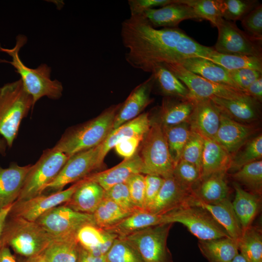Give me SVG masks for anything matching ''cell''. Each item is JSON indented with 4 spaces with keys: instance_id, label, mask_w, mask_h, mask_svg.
<instances>
[{
    "instance_id": "obj_1",
    "label": "cell",
    "mask_w": 262,
    "mask_h": 262,
    "mask_svg": "<svg viewBox=\"0 0 262 262\" xmlns=\"http://www.w3.org/2000/svg\"><path fill=\"white\" fill-rule=\"evenodd\" d=\"M127 62L134 68L151 72L159 64H178L189 58H205L213 50L177 28L156 29L142 15L131 16L121 24Z\"/></svg>"
},
{
    "instance_id": "obj_2",
    "label": "cell",
    "mask_w": 262,
    "mask_h": 262,
    "mask_svg": "<svg viewBox=\"0 0 262 262\" xmlns=\"http://www.w3.org/2000/svg\"><path fill=\"white\" fill-rule=\"evenodd\" d=\"M27 41L26 36L19 34L16 37L14 48H4L0 44V52L6 53L12 58L11 61L5 60L0 61L9 63L15 68L16 72L20 76L25 90L33 98V107L43 97L54 100L59 99L62 96L63 87L57 80L50 79L51 67L46 64H42L35 68H31L21 60L19 52Z\"/></svg>"
},
{
    "instance_id": "obj_3",
    "label": "cell",
    "mask_w": 262,
    "mask_h": 262,
    "mask_svg": "<svg viewBox=\"0 0 262 262\" xmlns=\"http://www.w3.org/2000/svg\"><path fill=\"white\" fill-rule=\"evenodd\" d=\"M121 105L112 106L88 122L67 129L52 148L70 157L101 144L113 130Z\"/></svg>"
},
{
    "instance_id": "obj_4",
    "label": "cell",
    "mask_w": 262,
    "mask_h": 262,
    "mask_svg": "<svg viewBox=\"0 0 262 262\" xmlns=\"http://www.w3.org/2000/svg\"><path fill=\"white\" fill-rule=\"evenodd\" d=\"M33 107V98L20 79L0 87V135L11 147L20 123Z\"/></svg>"
},
{
    "instance_id": "obj_5",
    "label": "cell",
    "mask_w": 262,
    "mask_h": 262,
    "mask_svg": "<svg viewBox=\"0 0 262 262\" xmlns=\"http://www.w3.org/2000/svg\"><path fill=\"white\" fill-rule=\"evenodd\" d=\"M52 239L35 221L8 215L0 246L11 247L16 253L27 258L41 254Z\"/></svg>"
},
{
    "instance_id": "obj_6",
    "label": "cell",
    "mask_w": 262,
    "mask_h": 262,
    "mask_svg": "<svg viewBox=\"0 0 262 262\" xmlns=\"http://www.w3.org/2000/svg\"><path fill=\"white\" fill-rule=\"evenodd\" d=\"M142 142L139 155L144 164L143 174L156 175L164 179L173 176L175 165L159 122H151L149 129Z\"/></svg>"
},
{
    "instance_id": "obj_7",
    "label": "cell",
    "mask_w": 262,
    "mask_h": 262,
    "mask_svg": "<svg viewBox=\"0 0 262 262\" xmlns=\"http://www.w3.org/2000/svg\"><path fill=\"white\" fill-rule=\"evenodd\" d=\"M161 215L163 223H181L199 240L230 237L206 210L197 205H185Z\"/></svg>"
},
{
    "instance_id": "obj_8",
    "label": "cell",
    "mask_w": 262,
    "mask_h": 262,
    "mask_svg": "<svg viewBox=\"0 0 262 262\" xmlns=\"http://www.w3.org/2000/svg\"><path fill=\"white\" fill-rule=\"evenodd\" d=\"M68 158L66 154L52 147L44 150L35 164L32 165L16 200H26L42 194Z\"/></svg>"
},
{
    "instance_id": "obj_9",
    "label": "cell",
    "mask_w": 262,
    "mask_h": 262,
    "mask_svg": "<svg viewBox=\"0 0 262 262\" xmlns=\"http://www.w3.org/2000/svg\"><path fill=\"white\" fill-rule=\"evenodd\" d=\"M173 224L151 226L122 239L135 249L143 262H173L167 246L168 235Z\"/></svg>"
},
{
    "instance_id": "obj_10",
    "label": "cell",
    "mask_w": 262,
    "mask_h": 262,
    "mask_svg": "<svg viewBox=\"0 0 262 262\" xmlns=\"http://www.w3.org/2000/svg\"><path fill=\"white\" fill-rule=\"evenodd\" d=\"M101 145V144H100ZM100 145L78 152L68 159L55 178L45 188V192L61 191L68 184L79 181L99 168Z\"/></svg>"
},
{
    "instance_id": "obj_11",
    "label": "cell",
    "mask_w": 262,
    "mask_h": 262,
    "mask_svg": "<svg viewBox=\"0 0 262 262\" xmlns=\"http://www.w3.org/2000/svg\"><path fill=\"white\" fill-rule=\"evenodd\" d=\"M218 37L214 50L220 53L262 57V40L241 30L235 22L222 18L217 23Z\"/></svg>"
},
{
    "instance_id": "obj_12",
    "label": "cell",
    "mask_w": 262,
    "mask_h": 262,
    "mask_svg": "<svg viewBox=\"0 0 262 262\" xmlns=\"http://www.w3.org/2000/svg\"><path fill=\"white\" fill-rule=\"evenodd\" d=\"M35 222L53 238L76 234L86 225H96L93 214L75 211L64 204L47 211Z\"/></svg>"
},
{
    "instance_id": "obj_13",
    "label": "cell",
    "mask_w": 262,
    "mask_h": 262,
    "mask_svg": "<svg viewBox=\"0 0 262 262\" xmlns=\"http://www.w3.org/2000/svg\"><path fill=\"white\" fill-rule=\"evenodd\" d=\"M164 65L187 87L191 98H206L214 97L234 99L248 96L242 90L207 80L188 71L179 64Z\"/></svg>"
},
{
    "instance_id": "obj_14",
    "label": "cell",
    "mask_w": 262,
    "mask_h": 262,
    "mask_svg": "<svg viewBox=\"0 0 262 262\" xmlns=\"http://www.w3.org/2000/svg\"><path fill=\"white\" fill-rule=\"evenodd\" d=\"M80 183L81 180L66 190L49 195L42 194L26 200H16L12 204L8 216L35 221L47 211L68 201Z\"/></svg>"
},
{
    "instance_id": "obj_15",
    "label": "cell",
    "mask_w": 262,
    "mask_h": 262,
    "mask_svg": "<svg viewBox=\"0 0 262 262\" xmlns=\"http://www.w3.org/2000/svg\"><path fill=\"white\" fill-rule=\"evenodd\" d=\"M196 198L194 190L184 188L172 176L164 179L158 195L147 212L163 214L181 206L193 204Z\"/></svg>"
},
{
    "instance_id": "obj_16",
    "label": "cell",
    "mask_w": 262,
    "mask_h": 262,
    "mask_svg": "<svg viewBox=\"0 0 262 262\" xmlns=\"http://www.w3.org/2000/svg\"><path fill=\"white\" fill-rule=\"evenodd\" d=\"M193 99L194 106L188 121L191 130L214 140L220 124V110L209 98Z\"/></svg>"
},
{
    "instance_id": "obj_17",
    "label": "cell",
    "mask_w": 262,
    "mask_h": 262,
    "mask_svg": "<svg viewBox=\"0 0 262 262\" xmlns=\"http://www.w3.org/2000/svg\"><path fill=\"white\" fill-rule=\"evenodd\" d=\"M141 15L154 28H177L184 20H199L191 7L180 3L178 0L159 8L148 9Z\"/></svg>"
},
{
    "instance_id": "obj_18",
    "label": "cell",
    "mask_w": 262,
    "mask_h": 262,
    "mask_svg": "<svg viewBox=\"0 0 262 262\" xmlns=\"http://www.w3.org/2000/svg\"><path fill=\"white\" fill-rule=\"evenodd\" d=\"M154 78L151 74L147 79L132 91L119 108L115 118L113 129L137 117L151 102L150 94Z\"/></svg>"
},
{
    "instance_id": "obj_19",
    "label": "cell",
    "mask_w": 262,
    "mask_h": 262,
    "mask_svg": "<svg viewBox=\"0 0 262 262\" xmlns=\"http://www.w3.org/2000/svg\"><path fill=\"white\" fill-rule=\"evenodd\" d=\"M143 169L142 160L136 152L131 158L124 160L115 166L106 170L93 173L85 178L97 182L107 190L115 185L125 183L135 174H142Z\"/></svg>"
},
{
    "instance_id": "obj_20",
    "label": "cell",
    "mask_w": 262,
    "mask_h": 262,
    "mask_svg": "<svg viewBox=\"0 0 262 262\" xmlns=\"http://www.w3.org/2000/svg\"><path fill=\"white\" fill-rule=\"evenodd\" d=\"M253 131L252 127L237 122L221 112L220 124L214 140L231 155L248 141Z\"/></svg>"
},
{
    "instance_id": "obj_21",
    "label": "cell",
    "mask_w": 262,
    "mask_h": 262,
    "mask_svg": "<svg viewBox=\"0 0 262 262\" xmlns=\"http://www.w3.org/2000/svg\"><path fill=\"white\" fill-rule=\"evenodd\" d=\"M31 166H20L14 162L6 168L0 165V209L17 199Z\"/></svg>"
},
{
    "instance_id": "obj_22",
    "label": "cell",
    "mask_w": 262,
    "mask_h": 262,
    "mask_svg": "<svg viewBox=\"0 0 262 262\" xmlns=\"http://www.w3.org/2000/svg\"><path fill=\"white\" fill-rule=\"evenodd\" d=\"M150 124L148 114L146 113L113 129L100 145V163L102 164L107 154L120 141L133 136H145L149 129Z\"/></svg>"
},
{
    "instance_id": "obj_23",
    "label": "cell",
    "mask_w": 262,
    "mask_h": 262,
    "mask_svg": "<svg viewBox=\"0 0 262 262\" xmlns=\"http://www.w3.org/2000/svg\"><path fill=\"white\" fill-rule=\"evenodd\" d=\"M105 190L98 183L84 178L70 199L64 204L73 210L93 214L104 197Z\"/></svg>"
},
{
    "instance_id": "obj_24",
    "label": "cell",
    "mask_w": 262,
    "mask_h": 262,
    "mask_svg": "<svg viewBox=\"0 0 262 262\" xmlns=\"http://www.w3.org/2000/svg\"><path fill=\"white\" fill-rule=\"evenodd\" d=\"M210 98L220 112L239 122H250L258 118L260 112V102L248 95L234 99L217 97Z\"/></svg>"
},
{
    "instance_id": "obj_25",
    "label": "cell",
    "mask_w": 262,
    "mask_h": 262,
    "mask_svg": "<svg viewBox=\"0 0 262 262\" xmlns=\"http://www.w3.org/2000/svg\"><path fill=\"white\" fill-rule=\"evenodd\" d=\"M117 237V235L92 224L82 227L76 233L80 246L96 257L105 256Z\"/></svg>"
},
{
    "instance_id": "obj_26",
    "label": "cell",
    "mask_w": 262,
    "mask_h": 262,
    "mask_svg": "<svg viewBox=\"0 0 262 262\" xmlns=\"http://www.w3.org/2000/svg\"><path fill=\"white\" fill-rule=\"evenodd\" d=\"M231 155L213 139L204 138L201 164V180L219 172L229 170Z\"/></svg>"
},
{
    "instance_id": "obj_27",
    "label": "cell",
    "mask_w": 262,
    "mask_h": 262,
    "mask_svg": "<svg viewBox=\"0 0 262 262\" xmlns=\"http://www.w3.org/2000/svg\"><path fill=\"white\" fill-rule=\"evenodd\" d=\"M193 205L206 210L225 229L230 238L237 241L240 238L243 230L229 198L213 204L203 202L196 198Z\"/></svg>"
},
{
    "instance_id": "obj_28",
    "label": "cell",
    "mask_w": 262,
    "mask_h": 262,
    "mask_svg": "<svg viewBox=\"0 0 262 262\" xmlns=\"http://www.w3.org/2000/svg\"><path fill=\"white\" fill-rule=\"evenodd\" d=\"M178 64L207 80L240 90L229 76L228 70L210 61L200 57H192L185 59Z\"/></svg>"
},
{
    "instance_id": "obj_29",
    "label": "cell",
    "mask_w": 262,
    "mask_h": 262,
    "mask_svg": "<svg viewBox=\"0 0 262 262\" xmlns=\"http://www.w3.org/2000/svg\"><path fill=\"white\" fill-rule=\"evenodd\" d=\"M235 197L232 204L243 230L252 225L261 207V196L244 190L237 182L232 183Z\"/></svg>"
},
{
    "instance_id": "obj_30",
    "label": "cell",
    "mask_w": 262,
    "mask_h": 262,
    "mask_svg": "<svg viewBox=\"0 0 262 262\" xmlns=\"http://www.w3.org/2000/svg\"><path fill=\"white\" fill-rule=\"evenodd\" d=\"M162 215L145 210L131 213L115 225L104 230L123 238L147 228L163 224Z\"/></svg>"
},
{
    "instance_id": "obj_31",
    "label": "cell",
    "mask_w": 262,
    "mask_h": 262,
    "mask_svg": "<svg viewBox=\"0 0 262 262\" xmlns=\"http://www.w3.org/2000/svg\"><path fill=\"white\" fill-rule=\"evenodd\" d=\"M198 246L209 262H231L239 253L238 241L230 237L199 240Z\"/></svg>"
},
{
    "instance_id": "obj_32",
    "label": "cell",
    "mask_w": 262,
    "mask_h": 262,
    "mask_svg": "<svg viewBox=\"0 0 262 262\" xmlns=\"http://www.w3.org/2000/svg\"><path fill=\"white\" fill-rule=\"evenodd\" d=\"M80 248L73 234L53 238L42 254L49 262H77Z\"/></svg>"
},
{
    "instance_id": "obj_33",
    "label": "cell",
    "mask_w": 262,
    "mask_h": 262,
    "mask_svg": "<svg viewBox=\"0 0 262 262\" xmlns=\"http://www.w3.org/2000/svg\"><path fill=\"white\" fill-rule=\"evenodd\" d=\"M226 173L217 172L201 180L194 190L196 198L209 204L229 198V188L226 178Z\"/></svg>"
},
{
    "instance_id": "obj_34",
    "label": "cell",
    "mask_w": 262,
    "mask_h": 262,
    "mask_svg": "<svg viewBox=\"0 0 262 262\" xmlns=\"http://www.w3.org/2000/svg\"><path fill=\"white\" fill-rule=\"evenodd\" d=\"M151 73L160 92L164 96L180 99H190L187 87L164 64L155 66Z\"/></svg>"
},
{
    "instance_id": "obj_35",
    "label": "cell",
    "mask_w": 262,
    "mask_h": 262,
    "mask_svg": "<svg viewBox=\"0 0 262 262\" xmlns=\"http://www.w3.org/2000/svg\"><path fill=\"white\" fill-rule=\"evenodd\" d=\"M194 106L193 98L172 100L165 98L160 111V121L163 127L188 122Z\"/></svg>"
},
{
    "instance_id": "obj_36",
    "label": "cell",
    "mask_w": 262,
    "mask_h": 262,
    "mask_svg": "<svg viewBox=\"0 0 262 262\" xmlns=\"http://www.w3.org/2000/svg\"><path fill=\"white\" fill-rule=\"evenodd\" d=\"M204 59L228 70L249 68L262 73V57L222 54L214 50Z\"/></svg>"
},
{
    "instance_id": "obj_37",
    "label": "cell",
    "mask_w": 262,
    "mask_h": 262,
    "mask_svg": "<svg viewBox=\"0 0 262 262\" xmlns=\"http://www.w3.org/2000/svg\"><path fill=\"white\" fill-rule=\"evenodd\" d=\"M238 250L248 262H262V234L260 228L252 225L243 231L238 240Z\"/></svg>"
},
{
    "instance_id": "obj_38",
    "label": "cell",
    "mask_w": 262,
    "mask_h": 262,
    "mask_svg": "<svg viewBox=\"0 0 262 262\" xmlns=\"http://www.w3.org/2000/svg\"><path fill=\"white\" fill-rule=\"evenodd\" d=\"M163 127L169 153L175 166L180 159L182 152L190 136L191 130L188 122Z\"/></svg>"
},
{
    "instance_id": "obj_39",
    "label": "cell",
    "mask_w": 262,
    "mask_h": 262,
    "mask_svg": "<svg viewBox=\"0 0 262 262\" xmlns=\"http://www.w3.org/2000/svg\"><path fill=\"white\" fill-rule=\"evenodd\" d=\"M235 182L245 186L249 192L261 196L262 161L258 160L246 164L232 174Z\"/></svg>"
},
{
    "instance_id": "obj_40",
    "label": "cell",
    "mask_w": 262,
    "mask_h": 262,
    "mask_svg": "<svg viewBox=\"0 0 262 262\" xmlns=\"http://www.w3.org/2000/svg\"><path fill=\"white\" fill-rule=\"evenodd\" d=\"M131 214L122 210L110 199L104 198L93 213L95 225L105 229L110 228Z\"/></svg>"
},
{
    "instance_id": "obj_41",
    "label": "cell",
    "mask_w": 262,
    "mask_h": 262,
    "mask_svg": "<svg viewBox=\"0 0 262 262\" xmlns=\"http://www.w3.org/2000/svg\"><path fill=\"white\" fill-rule=\"evenodd\" d=\"M191 7L199 20L209 21L213 27L223 18L221 0H178Z\"/></svg>"
},
{
    "instance_id": "obj_42",
    "label": "cell",
    "mask_w": 262,
    "mask_h": 262,
    "mask_svg": "<svg viewBox=\"0 0 262 262\" xmlns=\"http://www.w3.org/2000/svg\"><path fill=\"white\" fill-rule=\"evenodd\" d=\"M262 135H259L247 142L244 147L232 157L229 170L237 171L244 165L261 160Z\"/></svg>"
},
{
    "instance_id": "obj_43",
    "label": "cell",
    "mask_w": 262,
    "mask_h": 262,
    "mask_svg": "<svg viewBox=\"0 0 262 262\" xmlns=\"http://www.w3.org/2000/svg\"><path fill=\"white\" fill-rule=\"evenodd\" d=\"M259 4L256 0H221L223 18L234 22L241 20Z\"/></svg>"
},
{
    "instance_id": "obj_44",
    "label": "cell",
    "mask_w": 262,
    "mask_h": 262,
    "mask_svg": "<svg viewBox=\"0 0 262 262\" xmlns=\"http://www.w3.org/2000/svg\"><path fill=\"white\" fill-rule=\"evenodd\" d=\"M105 257L107 262H143L135 249L125 240L118 237Z\"/></svg>"
},
{
    "instance_id": "obj_45",
    "label": "cell",
    "mask_w": 262,
    "mask_h": 262,
    "mask_svg": "<svg viewBox=\"0 0 262 262\" xmlns=\"http://www.w3.org/2000/svg\"><path fill=\"white\" fill-rule=\"evenodd\" d=\"M173 176L184 188L194 190V186L200 181L201 173L195 165L180 160L175 166Z\"/></svg>"
},
{
    "instance_id": "obj_46",
    "label": "cell",
    "mask_w": 262,
    "mask_h": 262,
    "mask_svg": "<svg viewBox=\"0 0 262 262\" xmlns=\"http://www.w3.org/2000/svg\"><path fill=\"white\" fill-rule=\"evenodd\" d=\"M203 146L204 138L197 132L191 130L180 160L195 165L200 171Z\"/></svg>"
},
{
    "instance_id": "obj_47",
    "label": "cell",
    "mask_w": 262,
    "mask_h": 262,
    "mask_svg": "<svg viewBox=\"0 0 262 262\" xmlns=\"http://www.w3.org/2000/svg\"><path fill=\"white\" fill-rule=\"evenodd\" d=\"M104 197L113 200L124 212L130 214L142 210L134 204L125 183L115 185L105 190Z\"/></svg>"
},
{
    "instance_id": "obj_48",
    "label": "cell",
    "mask_w": 262,
    "mask_h": 262,
    "mask_svg": "<svg viewBox=\"0 0 262 262\" xmlns=\"http://www.w3.org/2000/svg\"><path fill=\"white\" fill-rule=\"evenodd\" d=\"M245 32L251 37L262 40V5L260 4L241 20Z\"/></svg>"
},
{
    "instance_id": "obj_49",
    "label": "cell",
    "mask_w": 262,
    "mask_h": 262,
    "mask_svg": "<svg viewBox=\"0 0 262 262\" xmlns=\"http://www.w3.org/2000/svg\"><path fill=\"white\" fill-rule=\"evenodd\" d=\"M125 183L134 204L139 209L144 210L145 176L142 174H135L131 177Z\"/></svg>"
},
{
    "instance_id": "obj_50",
    "label": "cell",
    "mask_w": 262,
    "mask_h": 262,
    "mask_svg": "<svg viewBox=\"0 0 262 262\" xmlns=\"http://www.w3.org/2000/svg\"><path fill=\"white\" fill-rule=\"evenodd\" d=\"M228 73L238 88L244 92L251 83L262 76V72L249 68L228 70Z\"/></svg>"
},
{
    "instance_id": "obj_51",
    "label": "cell",
    "mask_w": 262,
    "mask_h": 262,
    "mask_svg": "<svg viewBox=\"0 0 262 262\" xmlns=\"http://www.w3.org/2000/svg\"><path fill=\"white\" fill-rule=\"evenodd\" d=\"M144 210L147 211L158 195L164 180L161 176L148 174L145 176Z\"/></svg>"
},
{
    "instance_id": "obj_52",
    "label": "cell",
    "mask_w": 262,
    "mask_h": 262,
    "mask_svg": "<svg viewBox=\"0 0 262 262\" xmlns=\"http://www.w3.org/2000/svg\"><path fill=\"white\" fill-rule=\"evenodd\" d=\"M145 136H136L124 139L116 144L114 148L117 154L124 158V160L128 159L137 152Z\"/></svg>"
},
{
    "instance_id": "obj_53",
    "label": "cell",
    "mask_w": 262,
    "mask_h": 262,
    "mask_svg": "<svg viewBox=\"0 0 262 262\" xmlns=\"http://www.w3.org/2000/svg\"><path fill=\"white\" fill-rule=\"evenodd\" d=\"M174 0H129L131 16L141 15L145 11L155 7H163L173 2Z\"/></svg>"
},
{
    "instance_id": "obj_54",
    "label": "cell",
    "mask_w": 262,
    "mask_h": 262,
    "mask_svg": "<svg viewBox=\"0 0 262 262\" xmlns=\"http://www.w3.org/2000/svg\"><path fill=\"white\" fill-rule=\"evenodd\" d=\"M245 92L248 95L261 103L262 101V76L251 83Z\"/></svg>"
},
{
    "instance_id": "obj_55",
    "label": "cell",
    "mask_w": 262,
    "mask_h": 262,
    "mask_svg": "<svg viewBox=\"0 0 262 262\" xmlns=\"http://www.w3.org/2000/svg\"><path fill=\"white\" fill-rule=\"evenodd\" d=\"M77 262H107L105 256L96 257L89 253L81 246Z\"/></svg>"
},
{
    "instance_id": "obj_56",
    "label": "cell",
    "mask_w": 262,
    "mask_h": 262,
    "mask_svg": "<svg viewBox=\"0 0 262 262\" xmlns=\"http://www.w3.org/2000/svg\"><path fill=\"white\" fill-rule=\"evenodd\" d=\"M0 262H17L7 246H0Z\"/></svg>"
},
{
    "instance_id": "obj_57",
    "label": "cell",
    "mask_w": 262,
    "mask_h": 262,
    "mask_svg": "<svg viewBox=\"0 0 262 262\" xmlns=\"http://www.w3.org/2000/svg\"><path fill=\"white\" fill-rule=\"evenodd\" d=\"M12 204L0 209V246L3 229Z\"/></svg>"
},
{
    "instance_id": "obj_58",
    "label": "cell",
    "mask_w": 262,
    "mask_h": 262,
    "mask_svg": "<svg viewBox=\"0 0 262 262\" xmlns=\"http://www.w3.org/2000/svg\"><path fill=\"white\" fill-rule=\"evenodd\" d=\"M23 262H49L42 254L27 258Z\"/></svg>"
},
{
    "instance_id": "obj_59",
    "label": "cell",
    "mask_w": 262,
    "mask_h": 262,
    "mask_svg": "<svg viewBox=\"0 0 262 262\" xmlns=\"http://www.w3.org/2000/svg\"><path fill=\"white\" fill-rule=\"evenodd\" d=\"M7 145L5 140L0 136V154L5 155Z\"/></svg>"
},
{
    "instance_id": "obj_60",
    "label": "cell",
    "mask_w": 262,
    "mask_h": 262,
    "mask_svg": "<svg viewBox=\"0 0 262 262\" xmlns=\"http://www.w3.org/2000/svg\"><path fill=\"white\" fill-rule=\"evenodd\" d=\"M231 262H248V261L239 253L235 256Z\"/></svg>"
}]
</instances>
